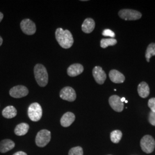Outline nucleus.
<instances>
[{
	"mask_svg": "<svg viewBox=\"0 0 155 155\" xmlns=\"http://www.w3.org/2000/svg\"><path fill=\"white\" fill-rule=\"evenodd\" d=\"M56 39L63 48L68 49L74 43L72 34L68 30H63L62 28H58L55 32Z\"/></svg>",
	"mask_w": 155,
	"mask_h": 155,
	"instance_id": "f257e3e1",
	"label": "nucleus"
},
{
	"mask_svg": "<svg viewBox=\"0 0 155 155\" xmlns=\"http://www.w3.org/2000/svg\"><path fill=\"white\" fill-rule=\"evenodd\" d=\"M34 74L39 86H46L48 82V75L46 68L41 64H37L34 67Z\"/></svg>",
	"mask_w": 155,
	"mask_h": 155,
	"instance_id": "f03ea898",
	"label": "nucleus"
},
{
	"mask_svg": "<svg viewBox=\"0 0 155 155\" xmlns=\"http://www.w3.org/2000/svg\"><path fill=\"white\" fill-rule=\"evenodd\" d=\"M28 114L31 121L33 122L39 121L43 114V110L40 105L36 102L32 104L28 107Z\"/></svg>",
	"mask_w": 155,
	"mask_h": 155,
	"instance_id": "7ed1b4c3",
	"label": "nucleus"
},
{
	"mask_svg": "<svg viewBox=\"0 0 155 155\" xmlns=\"http://www.w3.org/2000/svg\"><path fill=\"white\" fill-rule=\"evenodd\" d=\"M118 15L123 20L127 21L137 20L141 18L142 16L140 12L129 9H121L118 12Z\"/></svg>",
	"mask_w": 155,
	"mask_h": 155,
	"instance_id": "20e7f679",
	"label": "nucleus"
},
{
	"mask_svg": "<svg viewBox=\"0 0 155 155\" xmlns=\"http://www.w3.org/2000/svg\"><path fill=\"white\" fill-rule=\"evenodd\" d=\"M51 138V133L50 131L43 129L39 131L36 137V144L39 147H45L50 143Z\"/></svg>",
	"mask_w": 155,
	"mask_h": 155,
	"instance_id": "39448f33",
	"label": "nucleus"
},
{
	"mask_svg": "<svg viewBox=\"0 0 155 155\" xmlns=\"http://www.w3.org/2000/svg\"><path fill=\"white\" fill-rule=\"evenodd\" d=\"M140 146L144 152L150 153L155 150V140L150 135H145L140 141Z\"/></svg>",
	"mask_w": 155,
	"mask_h": 155,
	"instance_id": "423d86ee",
	"label": "nucleus"
},
{
	"mask_svg": "<svg viewBox=\"0 0 155 155\" xmlns=\"http://www.w3.org/2000/svg\"><path fill=\"white\" fill-rule=\"evenodd\" d=\"M20 27L22 32L28 35H34L36 31L35 24L28 18L22 20V21L20 23Z\"/></svg>",
	"mask_w": 155,
	"mask_h": 155,
	"instance_id": "0eeeda50",
	"label": "nucleus"
},
{
	"mask_svg": "<svg viewBox=\"0 0 155 155\" xmlns=\"http://www.w3.org/2000/svg\"><path fill=\"white\" fill-rule=\"evenodd\" d=\"M29 93V90L24 86L18 85L12 87L9 91L10 95L15 98H20L25 97Z\"/></svg>",
	"mask_w": 155,
	"mask_h": 155,
	"instance_id": "6e6552de",
	"label": "nucleus"
},
{
	"mask_svg": "<svg viewBox=\"0 0 155 155\" xmlns=\"http://www.w3.org/2000/svg\"><path fill=\"white\" fill-rule=\"evenodd\" d=\"M60 97L62 100L73 102L76 100L77 94L74 89L71 87L67 86L61 89L60 92Z\"/></svg>",
	"mask_w": 155,
	"mask_h": 155,
	"instance_id": "1a4fd4ad",
	"label": "nucleus"
},
{
	"mask_svg": "<svg viewBox=\"0 0 155 155\" xmlns=\"http://www.w3.org/2000/svg\"><path fill=\"white\" fill-rule=\"evenodd\" d=\"M121 99L119 96L116 95L111 96L109 99L111 107L117 112H121L124 109V102H121Z\"/></svg>",
	"mask_w": 155,
	"mask_h": 155,
	"instance_id": "9d476101",
	"label": "nucleus"
},
{
	"mask_svg": "<svg viewBox=\"0 0 155 155\" xmlns=\"http://www.w3.org/2000/svg\"><path fill=\"white\" fill-rule=\"evenodd\" d=\"M93 75L96 82L100 84H104L106 79V74L101 67H94L93 70Z\"/></svg>",
	"mask_w": 155,
	"mask_h": 155,
	"instance_id": "9b49d317",
	"label": "nucleus"
},
{
	"mask_svg": "<svg viewBox=\"0 0 155 155\" xmlns=\"http://www.w3.org/2000/svg\"><path fill=\"white\" fill-rule=\"evenodd\" d=\"M84 70L83 66L79 63H75L70 66L67 69V74L70 77H74L80 75Z\"/></svg>",
	"mask_w": 155,
	"mask_h": 155,
	"instance_id": "f8f14e48",
	"label": "nucleus"
},
{
	"mask_svg": "<svg viewBox=\"0 0 155 155\" xmlns=\"http://www.w3.org/2000/svg\"><path fill=\"white\" fill-rule=\"evenodd\" d=\"M75 120V116L71 112H67L61 119V124L63 127H70Z\"/></svg>",
	"mask_w": 155,
	"mask_h": 155,
	"instance_id": "ddd939ff",
	"label": "nucleus"
},
{
	"mask_svg": "<svg viewBox=\"0 0 155 155\" xmlns=\"http://www.w3.org/2000/svg\"><path fill=\"white\" fill-rule=\"evenodd\" d=\"M109 78L113 83H122L125 80V76L116 70H111L109 72Z\"/></svg>",
	"mask_w": 155,
	"mask_h": 155,
	"instance_id": "4468645a",
	"label": "nucleus"
},
{
	"mask_svg": "<svg viewBox=\"0 0 155 155\" xmlns=\"http://www.w3.org/2000/svg\"><path fill=\"white\" fill-rule=\"evenodd\" d=\"M15 147V143L9 139H5L0 142V152L6 153L13 149Z\"/></svg>",
	"mask_w": 155,
	"mask_h": 155,
	"instance_id": "2eb2a0df",
	"label": "nucleus"
},
{
	"mask_svg": "<svg viewBox=\"0 0 155 155\" xmlns=\"http://www.w3.org/2000/svg\"><path fill=\"white\" fill-rule=\"evenodd\" d=\"M95 25V21L93 18H87L83 21L82 25V30L84 33H90L93 31Z\"/></svg>",
	"mask_w": 155,
	"mask_h": 155,
	"instance_id": "dca6fc26",
	"label": "nucleus"
},
{
	"mask_svg": "<svg viewBox=\"0 0 155 155\" xmlns=\"http://www.w3.org/2000/svg\"><path fill=\"white\" fill-rule=\"evenodd\" d=\"M137 91L140 97L143 98H145L150 95V87L148 83L142 82L140 83L137 87Z\"/></svg>",
	"mask_w": 155,
	"mask_h": 155,
	"instance_id": "f3484780",
	"label": "nucleus"
},
{
	"mask_svg": "<svg viewBox=\"0 0 155 155\" xmlns=\"http://www.w3.org/2000/svg\"><path fill=\"white\" fill-rule=\"evenodd\" d=\"M2 114L6 118H13L16 116V109L13 106H6L2 111Z\"/></svg>",
	"mask_w": 155,
	"mask_h": 155,
	"instance_id": "a211bd4d",
	"label": "nucleus"
},
{
	"mask_svg": "<svg viewBox=\"0 0 155 155\" xmlns=\"http://www.w3.org/2000/svg\"><path fill=\"white\" fill-rule=\"evenodd\" d=\"M29 126L27 123H21L17 125L15 129V133L17 136H21L28 133Z\"/></svg>",
	"mask_w": 155,
	"mask_h": 155,
	"instance_id": "6ab92c4d",
	"label": "nucleus"
},
{
	"mask_svg": "<svg viewBox=\"0 0 155 155\" xmlns=\"http://www.w3.org/2000/svg\"><path fill=\"white\" fill-rule=\"evenodd\" d=\"M122 133L121 131L119 130H116L110 133L111 141L113 143H118L122 138Z\"/></svg>",
	"mask_w": 155,
	"mask_h": 155,
	"instance_id": "aec40b11",
	"label": "nucleus"
},
{
	"mask_svg": "<svg viewBox=\"0 0 155 155\" xmlns=\"http://www.w3.org/2000/svg\"><path fill=\"white\" fill-rule=\"evenodd\" d=\"M155 56V43H150L147 47L145 53V58L147 61L150 62V59L152 56Z\"/></svg>",
	"mask_w": 155,
	"mask_h": 155,
	"instance_id": "412c9836",
	"label": "nucleus"
},
{
	"mask_svg": "<svg viewBox=\"0 0 155 155\" xmlns=\"http://www.w3.org/2000/svg\"><path fill=\"white\" fill-rule=\"evenodd\" d=\"M117 43L116 39H102L101 40V47L102 48H106L109 46H113L116 45Z\"/></svg>",
	"mask_w": 155,
	"mask_h": 155,
	"instance_id": "4be33fe9",
	"label": "nucleus"
},
{
	"mask_svg": "<svg viewBox=\"0 0 155 155\" xmlns=\"http://www.w3.org/2000/svg\"><path fill=\"white\" fill-rule=\"evenodd\" d=\"M68 155H83V150L82 147H76L72 148L68 152Z\"/></svg>",
	"mask_w": 155,
	"mask_h": 155,
	"instance_id": "5701e85b",
	"label": "nucleus"
},
{
	"mask_svg": "<svg viewBox=\"0 0 155 155\" xmlns=\"http://www.w3.org/2000/svg\"><path fill=\"white\" fill-rule=\"evenodd\" d=\"M102 35L104 36H109L111 38L113 39V38L115 37V33L112 31L110 29H105L103 32H102Z\"/></svg>",
	"mask_w": 155,
	"mask_h": 155,
	"instance_id": "b1692460",
	"label": "nucleus"
},
{
	"mask_svg": "<svg viewBox=\"0 0 155 155\" xmlns=\"http://www.w3.org/2000/svg\"><path fill=\"white\" fill-rule=\"evenodd\" d=\"M148 105L151 111L155 113V98H152L148 101Z\"/></svg>",
	"mask_w": 155,
	"mask_h": 155,
	"instance_id": "393cba45",
	"label": "nucleus"
},
{
	"mask_svg": "<svg viewBox=\"0 0 155 155\" xmlns=\"http://www.w3.org/2000/svg\"><path fill=\"white\" fill-rule=\"evenodd\" d=\"M148 121L151 125L155 127V113L150 111L149 114Z\"/></svg>",
	"mask_w": 155,
	"mask_h": 155,
	"instance_id": "a878e982",
	"label": "nucleus"
},
{
	"mask_svg": "<svg viewBox=\"0 0 155 155\" xmlns=\"http://www.w3.org/2000/svg\"><path fill=\"white\" fill-rule=\"evenodd\" d=\"M13 155H27V154L24 152L18 151V152H17L16 153H15Z\"/></svg>",
	"mask_w": 155,
	"mask_h": 155,
	"instance_id": "bb28decb",
	"label": "nucleus"
},
{
	"mask_svg": "<svg viewBox=\"0 0 155 155\" xmlns=\"http://www.w3.org/2000/svg\"><path fill=\"white\" fill-rule=\"evenodd\" d=\"M3 18H4V15L1 12H0V22H1V21L2 20Z\"/></svg>",
	"mask_w": 155,
	"mask_h": 155,
	"instance_id": "cd10ccee",
	"label": "nucleus"
},
{
	"mask_svg": "<svg viewBox=\"0 0 155 155\" xmlns=\"http://www.w3.org/2000/svg\"><path fill=\"white\" fill-rule=\"evenodd\" d=\"M2 42H3V39L0 36V46L2 44Z\"/></svg>",
	"mask_w": 155,
	"mask_h": 155,
	"instance_id": "c85d7f7f",
	"label": "nucleus"
},
{
	"mask_svg": "<svg viewBox=\"0 0 155 155\" xmlns=\"http://www.w3.org/2000/svg\"><path fill=\"white\" fill-rule=\"evenodd\" d=\"M121 102H124V101H125V98L123 97V98H122L121 99Z\"/></svg>",
	"mask_w": 155,
	"mask_h": 155,
	"instance_id": "c756f323",
	"label": "nucleus"
},
{
	"mask_svg": "<svg viewBox=\"0 0 155 155\" xmlns=\"http://www.w3.org/2000/svg\"><path fill=\"white\" fill-rule=\"evenodd\" d=\"M125 102L126 103H127V102H128V101H126V100H125Z\"/></svg>",
	"mask_w": 155,
	"mask_h": 155,
	"instance_id": "7c9ffc66",
	"label": "nucleus"
},
{
	"mask_svg": "<svg viewBox=\"0 0 155 155\" xmlns=\"http://www.w3.org/2000/svg\"></svg>",
	"mask_w": 155,
	"mask_h": 155,
	"instance_id": "2f4dec72",
	"label": "nucleus"
}]
</instances>
